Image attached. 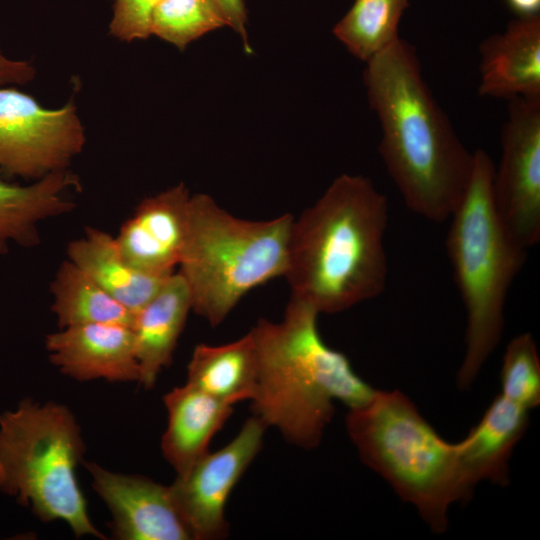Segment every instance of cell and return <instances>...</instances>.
Here are the masks:
<instances>
[{"instance_id":"6da1fadb","label":"cell","mask_w":540,"mask_h":540,"mask_svg":"<svg viewBox=\"0 0 540 540\" xmlns=\"http://www.w3.org/2000/svg\"><path fill=\"white\" fill-rule=\"evenodd\" d=\"M363 79L381 127L380 155L406 206L433 222L449 219L468 187L474 151L434 98L414 46L400 38L366 62Z\"/></svg>"},{"instance_id":"7a4b0ae2","label":"cell","mask_w":540,"mask_h":540,"mask_svg":"<svg viewBox=\"0 0 540 540\" xmlns=\"http://www.w3.org/2000/svg\"><path fill=\"white\" fill-rule=\"evenodd\" d=\"M386 197L370 179L342 174L297 218L284 278L318 314L345 311L382 293L387 280Z\"/></svg>"},{"instance_id":"3957f363","label":"cell","mask_w":540,"mask_h":540,"mask_svg":"<svg viewBox=\"0 0 540 540\" xmlns=\"http://www.w3.org/2000/svg\"><path fill=\"white\" fill-rule=\"evenodd\" d=\"M318 315L291 296L279 322L261 318L251 329L258 360L253 415L304 449L321 442L334 401L351 409L367 403L376 391L343 353L323 341Z\"/></svg>"},{"instance_id":"277c9868","label":"cell","mask_w":540,"mask_h":540,"mask_svg":"<svg viewBox=\"0 0 540 540\" xmlns=\"http://www.w3.org/2000/svg\"><path fill=\"white\" fill-rule=\"evenodd\" d=\"M494 167L483 149L474 151L468 187L449 218L447 254L467 314L466 351L457 375L462 389L471 385L500 341L506 298L527 257L497 214Z\"/></svg>"},{"instance_id":"5b68a950","label":"cell","mask_w":540,"mask_h":540,"mask_svg":"<svg viewBox=\"0 0 540 540\" xmlns=\"http://www.w3.org/2000/svg\"><path fill=\"white\" fill-rule=\"evenodd\" d=\"M361 460L403 500L413 504L435 532L448 524L452 503L472 494L457 444L442 439L400 391H378L346 417Z\"/></svg>"},{"instance_id":"8992f818","label":"cell","mask_w":540,"mask_h":540,"mask_svg":"<svg viewBox=\"0 0 540 540\" xmlns=\"http://www.w3.org/2000/svg\"><path fill=\"white\" fill-rule=\"evenodd\" d=\"M293 219L290 213L241 219L207 194L192 195L177 268L189 288L192 311L216 327L251 290L284 277Z\"/></svg>"},{"instance_id":"52a82bcc","label":"cell","mask_w":540,"mask_h":540,"mask_svg":"<svg viewBox=\"0 0 540 540\" xmlns=\"http://www.w3.org/2000/svg\"><path fill=\"white\" fill-rule=\"evenodd\" d=\"M85 445L73 413L31 399L0 414V491L42 522L64 521L74 535L106 537L91 522L76 468Z\"/></svg>"},{"instance_id":"ba28073f","label":"cell","mask_w":540,"mask_h":540,"mask_svg":"<svg viewBox=\"0 0 540 540\" xmlns=\"http://www.w3.org/2000/svg\"><path fill=\"white\" fill-rule=\"evenodd\" d=\"M85 131L72 101L42 107L14 88L0 87V170L39 179L68 169L85 145Z\"/></svg>"},{"instance_id":"9c48e42d","label":"cell","mask_w":540,"mask_h":540,"mask_svg":"<svg viewBox=\"0 0 540 540\" xmlns=\"http://www.w3.org/2000/svg\"><path fill=\"white\" fill-rule=\"evenodd\" d=\"M500 141L493 202L510 237L528 250L540 239V97L508 100Z\"/></svg>"},{"instance_id":"30bf717a","label":"cell","mask_w":540,"mask_h":540,"mask_svg":"<svg viewBox=\"0 0 540 540\" xmlns=\"http://www.w3.org/2000/svg\"><path fill=\"white\" fill-rule=\"evenodd\" d=\"M265 429L253 415L231 442L215 452L208 451L169 486L192 540H216L228 535L227 500L259 453Z\"/></svg>"},{"instance_id":"8fae6325","label":"cell","mask_w":540,"mask_h":540,"mask_svg":"<svg viewBox=\"0 0 540 540\" xmlns=\"http://www.w3.org/2000/svg\"><path fill=\"white\" fill-rule=\"evenodd\" d=\"M191 197L181 182L136 206L115 236L132 267L162 278L177 271L188 234Z\"/></svg>"},{"instance_id":"7c38bea8","label":"cell","mask_w":540,"mask_h":540,"mask_svg":"<svg viewBox=\"0 0 540 540\" xmlns=\"http://www.w3.org/2000/svg\"><path fill=\"white\" fill-rule=\"evenodd\" d=\"M92 487L111 512L118 540H192L169 486L141 475L109 471L85 462Z\"/></svg>"},{"instance_id":"4fadbf2b","label":"cell","mask_w":540,"mask_h":540,"mask_svg":"<svg viewBox=\"0 0 540 540\" xmlns=\"http://www.w3.org/2000/svg\"><path fill=\"white\" fill-rule=\"evenodd\" d=\"M50 362L75 380H139L131 326L93 323L62 328L45 338Z\"/></svg>"},{"instance_id":"5bb4252c","label":"cell","mask_w":540,"mask_h":540,"mask_svg":"<svg viewBox=\"0 0 540 540\" xmlns=\"http://www.w3.org/2000/svg\"><path fill=\"white\" fill-rule=\"evenodd\" d=\"M482 97H540V16H519L479 45Z\"/></svg>"},{"instance_id":"9a60e30c","label":"cell","mask_w":540,"mask_h":540,"mask_svg":"<svg viewBox=\"0 0 540 540\" xmlns=\"http://www.w3.org/2000/svg\"><path fill=\"white\" fill-rule=\"evenodd\" d=\"M80 188L78 176L68 169L48 173L29 185L11 184L0 177V255L8 253L11 243L37 246L39 224L71 212L76 204L68 193Z\"/></svg>"},{"instance_id":"2e32d148","label":"cell","mask_w":540,"mask_h":540,"mask_svg":"<svg viewBox=\"0 0 540 540\" xmlns=\"http://www.w3.org/2000/svg\"><path fill=\"white\" fill-rule=\"evenodd\" d=\"M192 311L189 288L178 271L134 313L132 330L139 366L138 383L151 389L172 360L188 314Z\"/></svg>"},{"instance_id":"e0dca14e","label":"cell","mask_w":540,"mask_h":540,"mask_svg":"<svg viewBox=\"0 0 540 540\" xmlns=\"http://www.w3.org/2000/svg\"><path fill=\"white\" fill-rule=\"evenodd\" d=\"M163 402L168 422L161 449L177 476H181L208 452L211 439L231 416L233 405L188 383L166 393Z\"/></svg>"},{"instance_id":"ac0fdd59","label":"cell","mask_w":540,"mask_h":540,"mask_svg":"<svg viewBox=\"0 0 540 540\" xmlns=\"http://www.w3.org/2000/svg\"><path fill=\"white\" fill-rule=\"evenodd\" d=\"M529 410L499 394L466 438L457 443L461 465L471 487L479 481L509 483V459L523 436Z\"/></svg>"},{"instance_id":"d6986e66","label":"cell","mask_w":540,"mask_h":540,"mask_svg":"<svg viewBox=\"0 0 540 540\" xmlns=\"http://www.w3.org/2000/svg\"><path fill=\"white\" fill-rule=\"evenodd\" d=\"M66 253L69 261L133 313L169 277H156L135 269L120 252L115 236L91 226L85 228L81 237L69 242Z\"/></svg>"},{"instance_id":"ffe728a7","label":"cell","mask_w":540,"mask_h":540,"mask_svg":"<svg viewBox=\"0 0 540 540\" xmlns=\"http://www.w3.org/2000/svg\"><path fill=\"white\" fill-rule=\"evenodd\" d=\"M257 372V350L250 330L241 338L226 344H197L187 366L186 383L234 405L253 399Z\"/></svg>"},{"instance_id":"44dd1931","label":"cell","mask_w":540,"mask_h":540,"mask_svg":"<svg viewBox=\"0 0 540 540\" xmlns=\"http://www.w3.org/2000/svg\"><path fill=\"white\" fill-rule=\"evenodd\" d=\"M50 290L59 329L93 323L132 326L134 313L68 259L58 267Z\"/></svg>"},{"instance_id":"7402d4cb","label":"cell","mask_w":540,"mask_h":540,"mask_svg":"<svg viewBox=\"0 0 540 540\" xmlns=\"http://www.w3.org/2000/svg\"><path fill=\"white\" fill-rule=\"evenodd\" d=\"M408 0H355L333 33L350 53L367 62L400 39L398 26Z\"/></svg>"},{"instance_id":"603a6c76","label":"cell","mask_w":540,"mask_h":540,"mask_svg":"<svg viewBox=\"0 0 540 540\" xmlns=\"http://www.w3.org/2000/svg\"><path fill=\"white\" fill-rule=\"evenodd\" d=\"M226 26L212 0H163L154 12L151 34L184 49L204 34Z\"/></svg>"},{"instance_id":"cb8c5ba5","label":"cell","mask_w":540,"mask_h":540,"mask_svg":"<svg viewBox=\"0 0 540 540\" xmlns=\"http://www.w3.org/2000/svg\"><path fill=\"white\" fill-rule=\"evenodd\" d=\"M501 395L530 410L540 403V359L530 333L508 344L501 370Z\"/></svg>"},{"instance_id":"d4e9b609","label":"cell","mask_w":540,"mask_h":540,"mask_svg":"<svg viewBox=\"0 0 540 540\" xmlns=\"http://www.w3.org/2000/svg\"><path fill=\"white\" fill-rule=\"evenodd\" d=\"M163 0H115L110 34L131 42L148 38L155 10Z\"/></svg>"},{"instance_id":"484cf974","label":"cell","mask_w":540,"mask_h":540,"mask_svg":"<svg viewBox=\"0 0 540 540\" xmlns=\"http://www.w3.org/2000/svg\"><path fill=\"white\" fill-rule=\"evenodd\" d=\"M224 19L226 26H230L243 40L246 52L251 49L247 34V11L243 0H212Z\"/></svg>"},{"instance_id":"4316f807","label":"cell","mask_w":540,"mask_h":540,"mask_svg":"<svg viewBox=\"0 0 540 540\" xmlns=\"http://www.w3.org/2000/svg\"><path fill=\"white\" fill-rule=\"evenodd\" d=\"M36 70L31 63L13 60L0 50V87L7 84H26L34 79Z\"/></svg>"},{"instance_id":"83f0119b","label":"cell","mask_w":540,"mask_h":540,"mask_svg":"<svg viewBox=\"0 0 540 540\" xmlns=\"http://www.w3.org/2000/svg\"><path fill=\"white\" fill-rule=\"evenodd\" d=\"M512 10L519 16L538 14L540 0H506Z\"/></svg>"}]
</instances>
